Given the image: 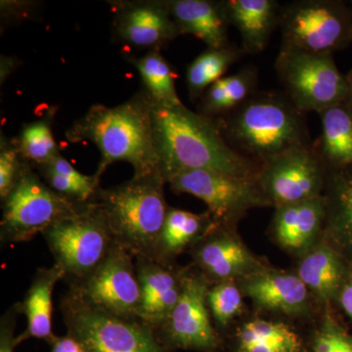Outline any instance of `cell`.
I'll return each mask as SVG.
<instances>
[{"label": "cell", "mask_w": 352, "mask_h": 352, "mask_svg": "<svg viewBox=\"0 0 352 352\" xmlns=\"http://www.w3.org/2000/svg\"><path fill=\"white\" fill-rule=\"evenodd\" d=\"M32 168L31 164L25 162L17 182L1 201L0 239L4 244L28 242L88 203H76L60 195Z\"/></svg>", "instance_id": "52a82bcc"}, {"label": "cell", "mask_w": 352, "mask_h": 352, "mask_svg": "<svg viewBox=\"0 0 352 352\" xmlns=\"http://www.w3.org/2000/svg\"><path fill=\"white\" fill-rule=\"evenodd\" d=\"M25 160L21 155L17 138L0 139V199L8 196L21 175Z\"/></svg>", "instance_id": "1f68e13d"}, {"label": "cell", "mask_w": 352, "mask_h": 352, "mask_svg": "<svg viewBox=\"0 0 352 352\" xmlns=\"http://www.w3.org/2000/svg\"><path fill=\"white\" fill-rule=\"evenodd\" d=\"M140 74L145 91L159 105L182 104L175 87V74L160 51L151 50L142 57H129Z\"/></svg>", "instance_id": "f1b7e54d"}, {"label": "cell", "mask_w": 352, "mask_h": 352, "mask_svg": "<svg viewBox=\"0 0 352 352\" xmlns=\"http://www.w3.org/2000/svg\"><path fill=\"white\" fill-rule=\"evenodd\" d=\"M19 314L15 305L9 308L0 321V352H14L16 320Z\"/></svg>", "instance_id": "836d02e7"}, {"label": "cell", "mask_w": 352, "mask_h": 352, "mask_svg": "<svg viewBox=\"0 0 352 352\" xmlns=\"http://www.w3.org/2000/svg\"><path fill=\"white\" fill-rule=\"evenodd\" d=\"M351 7H352V1H351ZM351 41L352 43V27H351Z\"/></svg>", "instance_id": "74e56055"}, {"label": "cell", "mask_w": 352, "mask_h": 352, "mask_svg": "<svg viewBox=\"0 0 352 352\" xmlns=\"http://www.w3.org/2000/svg\"><path fill=\"white\" fill-rule=\"evenodd\" d=\"M275 69L285 94L302 113H320L346 100V76L340 73L333 54L281 48Z\"/></svg>", "instance_id": "9c48e42d"}, {"label": "cell", "mask_w": 352, "mask_h": 352, "mask_svg": "<svg viewBox=\"0 0 352 352\" xmlns=\"http://www.w3.org/2000/svg\"><path fill=\"white\" fill-rule=\"evenodd\" d=\"M133 256L113 244L107 258L75 289L85 302L126 320H139L141 292Z\"/></svg>", "instance_id": "7c38bea8"}, {"label": "cell", "mask_w": 352, "mask_h": 352, "mask_svg": "<svg viewBox=\"0 0 352 352\" xmlns=\"http://www.w3.org/2000/svg\"><path fill=\"white\" fill-rule=\"evenodd\" d=\"M230 228L215 224L191 249L194 263L210 283L245 279L264 270Z\"/></svg>", "instance_id": "5bb4252c"}, {"label": "cell", "mask_w": 352, "mask_h": 352, "mask_svg": "<svg viewBox=\"0 0 352 352\" xmlns=\"http://www.w3.org/2000/svg\"><path fill=\"white\" fill-rule=\"evenodd\" d=\"M166 180L159 170L133 175L129 182L103 189L94 200L100 204L116 244L134 258H154L168 206L164 198Z\"/></svg>", "instance_id": "277c9868"}, {"label": "cell", "mask_w": 352, "mask_h": 352, "mask_svg": "<svg viewBox=\"0 0 352 352\" xmlns=\"http://www.w3.org/2000/svg\"><path fill=\"white\" fill-rule=\"evenodd\" d=\"M241 352H300V338L286 324L252 320L238 333Z\"/></svg>", "instance_id": "4316f807"}, {"label": "cell", "mask_w": 352, "mask_h": 352, "mask_svg": "<svg viewBox=\"0 0 352 352\" xmlns=\"http://www.w3.org/2000/svg\"><path fill=\"white\" fill-rule=\"evenodd\" d=\"M50 344L51 352H85L82 344L68 333L64 337L55 336Z\"/></svg>", "instance_id": "e575fe53"}, {"label": "cell", "mask_w": 352, "mask_h": 352, "mask_svg": "<svg viewBox=\"0 0 352 352\" xmlns=\"http://www.w3.org/2000/svg\"><path fill=\"white\" fill-rule=\"evenodd\" d=\"M168 9L182 34H191L208 48L230 45V25L224 1L214 0H170Z\"/></svg>", "instance_id": "ac0fdd59"}, {"label": "cell", "mask_w": 352, "mask_h": 352, "mask_svg": "<svg viewBox=\"0 0 352 352\" xmlns=\"http://www.w3.org/2000/svg\"><path fill=\"white\" fill-rule=\"evenodd\" d=\"M116 11V34L124 43L160 51L182 36L166 1L122 2Z\"/></svg>", "instance_id": "2e32d148"}, {"label": "cell", "mask_w": 352, "mask_h": 352, "mask_svg": "<svg viewBox=\"0 0 352 352\" xmlns=\"http://www.w3.org/2000/svg\"><path fill=\"white\" fill-rule=\"evenodd\" d=\"M347 87H349V91H347V96L344 104L346 107L349 109L352 113V73L351 75L346 76Z\"/></svg>", "instance_id": "8d00e7d4"}, {"label": "cell", "mask_w": 352, "mask_h": 352, "mask_svg": "<svg viewBox=\"0 0 352 352\" xmlns=\"http://www.w3.org/2000/svg\"><path fill=\"white\" fill-rule=\"evenodd\" d=\"M305 113L285 94L256 92L214 122L236 152L261 164L291 148L311 144Z\"/></svg>", "instance_id": "3957f363"}, {"label": "cell", "mask_w": 352, "mask_h": 352, "mask_svg": "<svg viewBox=\"0 0 352 352\" xmlns=\"http://www.w3.org/2000/svg\"><path fill=\"white\" fill-rule=\"evenodd\" d=\"M258 69L245 66L234 75L223 76L201 95L200 113L217 120L232 112L256 94Z\"/></svg>", "instance_id": "603a6c76"}, {"label": "cell", "mask_w": 352, "mask_h": 352, "mask_svg": "<svg viewBox=\"0 0 352 352\" xmlns=\"http://www.w3.org/2000/svg\"><path fill=\"white\" fill-rule=\"evenodd\" d=\"M54 113L50 111L46 117L25 124L17 138L23 159L34 168L48 163L61 155L59 146L53 135Z\"/></svg>", "instance_id": "f546056e"}, {"label": "cell", "mask_w": 352, "mask_h": 352, "mask_svg": "<svg viewBox=\"0 0 352 352\" xmlns=\"http://www.w3.org/2000/svg\"><path fill=\"white\" fill-rule=\"evenodd\" d=\"M340 302L346 314L352 320V282H349L340 292Z\"/></svg>", "instance_id": "d590c367"}, {"label": "cell", "mask_w": 352, "mask_h": 352, "mask_svg": "<svg viewBox=\"0 0 352 352\" xmlns=\"http://www.w3.org/2000/svg\"><path fill=\"white\" fill-rule=\"evenodd\" d=\"M282 46L333 54L351 43L352 8L338 0H296L282 6Z\"/></svg>", "instance_id": "ba28073f"}, {"label": "cell", "mask_w": 352, "mask_h": 352, "mask_svg": "<svg viewBox=\"0 0 352 352\" xmlns=\"http://www.w3.org/2000/svg\"><path fill=\"white\" fill-rule=\"evenodd\" d=\"M314 352H352V340L332 324H327L317 336Z\"/></svg>", "instance_id": "d6a6232c"}, {"label": "cell", "mask_w": 352, "mask_h": 352, "mask_svg": "<svg viewBox=\"0 0 352 352\" xmlns=\"http://www.w3.org/2000/svg\"><path fill=\"white\" fill-rule=\"evenodd\" d=\"M210 282L201 273L187 271L182 295L163 327L157 331L166 349L210 352L219 344L208 305Z\"/></svg>", "instance_id": "4fadbf2b"}, {"label": "cell", "mask_w": 352, "mask_h": 352, "mask_svg": "<svg viewBox=\"0 0 352 352\" xmlns=\"http://www.w3.org/2000/svg\"><path fill=\"white\" fill-rule=\"evenodd\" d=\"M68 335L85 352H168L156 333L140 320H126L90 305L69 288L61 300Z\"/></svg>", "instance_id": "8992f818"}, {"label": "cell", "mask_w": 352, "mask_h": 352, "mask_svg": "<svg viewBox=\"0 0 352 352\" xmlns=\"http://www.w3.org/2000/svg\"><path fill=\"white\" fill-rule=\"evenodd\" d=\"M243 291L264 309L286 314H302L308 289L298 275L263 270L245 278Z\"/></svg>", "instance_id": "d6986e66"}, {"label": "cell", "mask_w": 352, "mask_h": 352, "mask_svg": "<svg viewBox=\"0 0 352 352\" xmlns=\"http://www.w3.org/2000/svg\"><path fill=\"white\" fill-rule=\"evenodd\" d=\"M168 184L175 193L190 194L205 201L217 226L231 227L251 208L271 206L256 176L189 170L171 178Z\"/></svg>", "instance_id": "30bf717a"}, {"label": "cell", "mask_w": 352, "mask_h": 352, "mask_svg": "<svg viewBox=\"0 0 352 352\" xmlns=\"http://www.w3.org/2000/svg\"><path fill=\"white\" fill-rule=\"evenodd\" d=\"M230 25L237 29L242 50L258 54L265 50L273 32L279 27L282 6L276 0H226Z\"/></svg>", "instance_id": "44dd1931"}, {"label": "cell", "mask_w": 352, "mask_h": 352, "mask_svg": "<svg viewBox=\"0 0 352 352\" xmlns=\"http://www.w3.org/2000/svg\"><path fill=\"white\" fill-rule=\"evenodd\" d=\"M43 235L69 287L87 281L115 244L106 215L94 198L76 214L48 227Z\"/></svg>", "instance_id": "5b68a950"}, {"label": "cell", "mask_w": 352, "mask_h": 352, "mask_svg": "<svg viewBox=\"0 0 352 352\" xmlns=\"http://www.w3.org/2000/svg\"><path fill=\"white\" fill-rule=\"evenodd\" d=\"M323 197L325 226L335 237L352 248V166L327 168Z\"/></svg>", "instance_id": "484cf974"}, {"label": "cell", "mask_w": 352, "mask_h": 352, "mask_svg": "<svg viewBox=\"0 0 352 352\" xmlns=\"http://www.w3.org/2000/svg\"><path fill=\"white\" fill-rule=\"evenodd\" d=\"M152 124L157 168L166 183L179 173L198 170L258 176L259 164L236 152L214 120L183 103L159 105L152 101Z\"/></svg>", "instance_id": "6da1fadb"}, {"label": "cell", "mask_w": 352, "mask_h": 352, "mask_svg": "<svg viewBox=\"0 0 352 352\" xmlns=\"http://www.w3.org/2000/svg\"><path fill=\"white\" fill-rule=\"evenodd\" d=\"M344 270L337 252L328 245H315L298 266V276L319 300L327 302L339 293Z\"/></svg>", "instance_id": "d4e9b609"}, {"label": "cell", "mask_w": 352, "mask_h": 352, "mask_svg": "<svg viewBox=\"0 0 352 352\" xmlns=\"http://www.w3.org/2000/svg\"><path fill=\"white\" fill-rule=\"evenodd\" d=\"M208 305L217 325L226 327L242 310V293L234 281L219 282L210 287Z\"/></svg>", "instance_id": "4dcf8cb0"}, {"label": "cell", "mask_w": 352, "mask_h": 352, "mask_svg": "<svg viewBox=\"0 0 352 352\" xmlns=\"http://www.w3.org/2000/svg\"><path fill=\"white\" fill-rule=\"evenodd\" d=\"M66 138L72 143L90 142L98 148L101 161L94 175L99 180L117 162L131 164L138 176L159 170L152 100L146 91L115 107L92 106L69 127Z\"/></svg>", "instance_id": "7a4b0ae2"}, {"label": "cell", "mask_w": 352, "mask_h": 352, "mask_svg": "<svg viewBox=\"0 0 352 352\" xmlns=\"http://www.w3.org/2000/svg\"><path fill=\"white\" fill-rule=\"evenodd\" d=\"M214 226V220L208 212L198 214L168 208L153 259L160 263H173L176 256L186 250H191Z\"/></svg>", "instance_id": "7402d4cb"}, {"label": "cell", "mask_w": 352, "mask_h": 352, "mask_svg": "<svg viewBox=\"0 0 352 352\" xmlns=\"http://www.w3.org/2000/svg\"><path fill=\"white\" fill-rule=\"evenodd\" d=\"M242 48L228 45L212 50L208 48L189 65L186 82L191 99L199 98L210 85L223 78L224 74L244 55Z\"/></svg>", "instance_id": "83f0119b"}, {"label": "cell", "mask_w": 352, "mask_h": 352, "mask_svg": "<svg viewBox=\"0 0 352 352\" xmlns=\"http://www.w3.org/2000/svg\"><path fill=\"white\" fill-rule=\"evenodd\" d=\"M327 168L314 143L298 146L259 164L258 182L275 208L318 198L325 188Z\"/></svg>", "instance_id": "8fae6325"}, {"label": "cell", "mask_w": 352, "mask_h": 352, "mask_svg": "<svg viewBox=\"0 0 352 352\" xmlns=\"http://www.w3.org/2000/svg\"><path fill=\"white\" fill-rule=\"evenodd\" d=\"M140 285L139 320L157 332L163 327L182 295L187 268L151 258H135Z\"/></svg>", "instance_id": "9a60e30c"}, {"label": "cell", "mask_w": 352, "mask_h": 352, "mask_svg": "<svg viewBox=\"0 0 352 352\" xmlns=\"http://www.w3.org/2000/svg\"><path fill=\"white\" fill-rule=\"evenodd\" d=\"M61 266L38 268L23 302L16 303L19 314L27 318V328L16 337V346L29 339L44 340L48 344L54 339L52 330L53 291L60 280H64Z\"/></svg>", "instance_id": "ffe728a7"}, {"label": "cell", "mask_w": 352, "mask_h": 352, "mask_svg": "<svg viewBox=\"0 0 352 352\" xmlns=\"http://www.w3.org/2000/svg\"><path fill=\"white\" fill-rule=\"evenodd\" d=\"M325 223L326 203L322 195L275 208L272 232L285 249L305 256L315 247Z\"/></svg>", "instance_id": "e0dca14e"}, {"label": "cell", "mask_w": 352, "mask_h": 352, "mask_svg": "<svg viewBox=\"0 0 352 352\" xmlns=\"http://www.w3.org/2000/svg\"><path fill=\"white\" fill-rule=\"evenodd\" d=\"M319 116L321 135L314 146L326 168L352 166V113L342 103Z\"/></svg>", "instance_id": "cb8c5ba5"}]
</instances>
